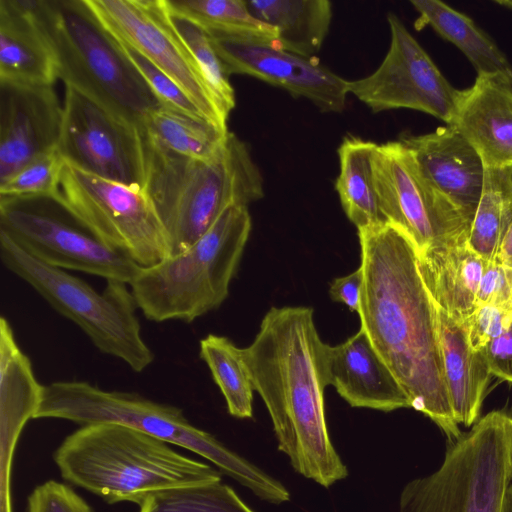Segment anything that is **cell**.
I'll return each instance as SVG.
<instances>
[{
  "mask_svg": "<svg viewBox=\"0 0 512 512\" xmlns=\"http://www.w3.org/2000/svg\"><path fill=\"white\" fill-rule=\"evenodd\" d=\"M360 328L407 394L451 442L462 435L446 386L436 305L410 238L389 222L358 229Z\"/></svg>",
  "mask_w": 512,
  "mask_h": 512,
  "instance_id": "obj_1",
  "label": "cell"
},
{
  "mask_svg": "<svg viewBox=\"0 0 512 512\" xmlns=\"http://www.w3.org/2000/svg\"><path fill=\"white\" fill-rule=\"evenodd\" d=\"M313 314L310 307H272L242 354L254 391L270 414L278 449L296 472L327 488L348 470L328 434L327 344Z\"/></svg>",
  "mask_w": 512,
  "mask_h": 512,
  "instance_id": "obj_2",
  "label": "cell"
},
{
  "mask_svg": "<svg viewBox=\"0 0 512 512\" xmlns=\"http://www.w3.org/2000/svg\"><path fill=\"white\" fill-rule=\"evenodd\" d=\"M142 138L143 188L166 231L170 255L192 246L228 208L247 206L264 196L260 169L248 145L233 132L205 159L181 156Z\"/></svg>",
  "mask_w": 512,
  "mask_h": 512,
  "instance_id": "obj_3",
  "label": "cell"
},
{
  "mask_svg": "<svg viewBox=\"0 0 512 512\" xmlns=\"http://www.w3.org/2000/svg\"><path fill=\"white\" fill-rule=\"evenodd\" d=\"M53 459L64 480L108 504L139 506L163 490L221 481V472L212 466L118 423L81 426L63 440Z\"/></svg>",
  "mask_w": 512,
  "mask_h": 512,
  "instance_id": "obj_4",
  "label": "cell"
},
{
  "mask_svg": "<svg viewBox=\"0 0 512 512\" xmlns=\"http://www.w3.org/2000/svg\"><path fill=\"white\" fill-rule=\"evenodd\" d=\"M28 4L65 87L140 128L161 104L87 1L28 0Z\"/></svg>",
  "mask_w": 512,
  "mask_h": 512,
  "instance_id": "obj_5",
  "label": "cell"
},
{
  "mask_svg": "<svg viewBox=\"0 0 512 512\" xmlns=\"http://www.w3.org/2000/svg\"><path fill=\"white\" fill-rule=\"evenodd\" d=\"M39 418L63 419L81 426L104 422L126 425L198 454L266 502L281 504L290 498L279 481L192 425L182 409L137 393L103 390L85 381L52 382L44 385L35 415Z\"/></svg>",
  "mask_w": 512,
  "mask_h": 512,
  "instance_id": "obj_6",
  "label": "cell"
},
{
  "mask_svg": "<svg viewBox=\"0 0 512 512\" xmlns=\"http://www.w3.org/2000/svg\"><path fill=\"white\" fill-rule=\"evenodd\" d=\"M251 227L247 206L230 207L187 250L141 267L129 284L138 309L150 321L190 323L218 308Z\"/></svg>",
  "mask_w": 512,
  "mask_h": 512,
  "instance_id": "obj_7",
  "label": "cell"
},
{
  "mask_svg": "<svg viewBox=\"0 0 512 512\" xmlns=\"http://www.w3.org/2000/svg\"><path fill=\"white\" fill-rule=\"evenodd\" d=\"M0 257L7 270L78 326L100 352L135 372L153 363L154 354L141 335L138 307L128 284L107 281L98 292L82 279L34 258L2 232Z\"/></svg>",
  "mask_w": 512,
  "mask_h": 512,
  "instance_id": "obj_8",
  "label": "cell"
},
{
  "mask_svg": "<svg viewBox=\"0 0 512 512\" xmlns=\"http://www.w3.org/2000/svg\"><path fill=\"white\" fill-rule=\"evenodd\" d=\"M512 483V415L495 410L451 442L441 466L408 482L399 512H502Z\"/></svg>",
  "mask_w": 512,
  "mask_h": 512,
  "instance_id": "obj_9",
  "label": "cell"
},
{
  "mask_svg": "<svg viewBox=\"0 0 512 512\" xmlns=\"http://www.w3.org/2000/svg\"><path fill=\"white\" fill-rule=\"evenodd\" d=\"M0 232L34 258L60 269L130 284L139 266L103 241L65 203L49 196H0Z\"/></svg>",
  "mask_w": 512,
  "mask_h": 512,
  "instance_id": "obj_10",
  "label": "cell"
},
{
  "mask_svg": "<svg viewBox=\"0 0 512 512\" xmlns=\"http://www.w3.org/2000/svg\"><path fill=\"white\" fill-rule=\"evenodd\" d=\"M59 193L103 241L139 266L149 267L170 256L168 236L143 187L100 178L65 163Z\"/></svg>",
  "mask_w": 512,
  "mask_h": 512,
  "instance_id": "obj_11",
  "label": "cell"
},
{
  "mask_svg": "<svg viewBox=\"0 0 512 512\" xmlns=\"http://www.w3.org/2000/svg\"><path fill=\"white\" fill-rule=\"evenodd\" d=\"M109 32L174 81L204 117L228 130L221 108L193 54L175 28L164 0H86Z\"/></svg>",
  "mask_w": 512,
  "mask_h": 512,
  "instance_id": "obj_12",
  "label": "cell"
},
{
  "mask_svg": "<svg viewBox=\"0 0 512 512\" xmlns=\"http://www.w3.org/2000/svg\"><path fill=\"white\" fill-rule=\"evenodd\" d=\"M372 165L384 218L403 231L418 252L470 234L471 224L425 177L400 140L377 144Z\"/></svg>",
  "mask_w": 512,
  "mask_h": 512,
  "instance_id": "obj_13",
  "label": "cell"
},
{
  "mask_svg": "<svg viewBox=\"0 0 512 512\" xmlns=\"http://www.w3.org/2000/svg\"><path fill=\"white\" fill-rule=\"evenodd\" d=\"M390 46L370 75L348 80L349 94L378 113L412 109L452 124L462 90L454 88L399 17L387 15Z\"/></svg>",
  "mask_w": 512,
  "mask_h": 512,
  "instance_id": "obj_14",
  "label": "cell"
},
{
  "mask_svg": "<svg viewBox=\"0 0 512 512\" xmlns=\"http://www.w3.org/2000/svg\"><path fill=\"white\" fill-rule=\"evenodd\" d=\"M65 163L92 175L143 187L145 154L140 128L65 87L57 148Z\"/></svg>",
  "mask_w": 512,
  "mask_h": 512,
  "instance_id": "obj_15",
  "label": "cell"
},
{
  "mask_svg": "<svg viewBox=\"0 0 512 512\" xmlns=\"http://www.w3.org/2000/svg\"><path fill=\"white\" fill-rule=\"evenodd\" d=\"M210 37V36H209ZM226 73L248 75L310 100L320 111L341 113L349 94L347 82L316 58L275 45L212 38Z\"/></svg>",
  "mask_w": 512,
  "mask_h": 512,
  "instance_id": "obj_16",
  "label": "cell"
},
{
  "mask_svg": "<svg viewBox=\"0 0 512 512\" xmlns=\"http://www.w3.org/2000/svg\"><path fill=\"white\" fill-rule=\"evenodd\" d=\"M62 123L53 85L0 80V183L57 150Z\"/></svg>",
  "mask_w": 512,
  "mask_h": 512,
  "instance_id": "obj_17",
  "label": "cell"
},
{
  "mask_svg": "<svg viewBox=\"0 0 512 512\" xmlns=\"http://www.w3.org/2000/svg\"><path fill=\"white\" fill-rule=\"evenodd\" d=\"M425 177L472 224L483 189L485 166L469 141L452 125L399 139Z\"/></svg>",
  "mask_w": 512,
  "mask_h": 512,
  "instance_id": "obj_18",
  "label": "cell"
},
{
  "mask_svg": "<svg viewBox=\"0 0 512 512\" xmlns=\"http://www.w3.org/2000/svg\"><path fill=\"white\" fill-rule=\"evenodd\" d=\"M329 385L352 407L384 412L410 408L407 394L360 330L345 342L326 347Z\"/></svg>",
  "mask_w": 512,
  "mask_h": 512,
  "instance_id": "obj_19",
  "label": "cell"
},
{
  "mask_svg": "<svg viewBox=\"0 0 512 512\" xmlns=\"http://www.w3.org/2000/svg\"><path fill=\"white\" fill-rule=\"evenodd\" d=\"M450 125L475 148L485 168L512 166V82L499 75H477L462 90Z\"/></svg>",
  "mask_w": 512,
  "mask_h": 512,
  "instance_id": "obj_20",
  "label": "cell"
},
{
  "mask_svg": "<svg viewBox=\"0 0 512 512\" xmlns=\"http://www.w3.org/2000/svg\"><path fill=\"white\" fill-rule=\"evenodd\" d=\"M463 234L418 252L419 271L437 306L464 322L476 309V295L487 261Z\"/></svg>",
  "mask_w": 512,
  "mask_h": 512,
  "instance_id": "obj_21",
  "label": "cell"
},
{
  "mask_svg": "<svg viewBox=\"0 0 512 512\" xmlns=\"http://www.w3.org/2000/svg\"><path fill=\"white\" fill-rule=\"evenodd\" d=\"M436 316L453 414L458 424L470 426L477 422L492 374L483 350L471 347L465 323L437 305Z\"/></svg>",
  "mask_w": 512,
  "mask_h": 512,
  "instance_id": "obj_22",
  "label": "cell"
},
{
  "mask_svg": "<svg viewBox=\"0 0 512 512\" xmlns=\"http://www.w3.org/2000/svg\"><path fill=\"white\" fill-rule=\"evenodd\" d=\"M57 79L54 55L28 0H0V80L54 85Z\"/></svg>",
  "mask_w": 512,
  "mask_h": 512,
  "instance_id": "obj_23",
  "label": "cell"
},
{
  "mask_svg": "<svg viewBox=\"0 0 512 512\" xmlns=\"http://www.w3.org/2000/svg\"><path fill=\"white\" fill-rule=\"evenodd\" d=\"M32 363L19 347L13 329L4 316L0 319V420L2 442L10 444L29 419H34L43 396ZM8 463L10 460L8 458Z\"/></svg>",
  "mask_w": 512,
  "mask_h": 512,
  "instance_id": "obj_24",
  "label": "cell"
},
{
  "mask_svg": "<svg viewBox=\"0 0 512 512\" xmlns=\"http://www.w3.org/2000/svg\"><path fill=\"white\" fill-rule=\"evenodd\" d=\"M246 4L254 16L276 29L275 46L302 57L315 58L330 30L333 11L328 0H248Z\"/></svg>",
  "mask_w": 512,
  "mask_h": 512,
  "instance_id": "obj_25",
  "label": "cell"
},
{
  "mask_svg": "<svg viewBox=\"0 0 512 512\" xmlns=\"http://www.w3.org/2000/svg\"><path fill=\"white\" fill-rule=\"evenodd\" d=\"M418 12L417 29L430 26L454 44L477 75H499L512 82V65L498 45L466 14L439 0H411Z\"/></svg>",
  "mask_w": 512,
  "mask_h": 512,
  "instance_id": "obj_26",
  "label": "cell"
},
{
  "mask_svg": "<svg viewBox=\"0 0 512 512\" xmlns=\"http://www.w3.org/2000/svg\"><path fill=\"white\" fill-rule=\"evenodd\" d=\"M376 145L349 135L338 148L340 172L335 189L346 216L357 229L387 222L374 181L372 159Z\"/></svg>",
  "mask_w": 512,
  "mask_h": 512,
  "instance_id": "obj_27",
  "label": "cell"
},
{
  "mask_svg": "<svg viewBox=\"0 0 512 512\" xmlns=\"http://www.w3.org/2000/svg\"><path fill=\"white\" fill-rule=\"evenodd\" d=\"M168 12L212 38L275 45L277 31L254 16L245 0H164Z\"/></svg>",
  "mask_w": 512,
  "mask_h": 512,
  "instance_id": "obj_28",
  "label": "cell"
},
{
  "mask_svg": "<svg viewBox=\"0 0 512 512\" xmlns=\"http://www.w3.org/2000/svg\"><path fill=\"white\" fill-rule=\"evenodd\" d=\"M142 135L159 148L190 158L213 156L229 130L213 123L160 105L143 120Z\"/></svg>",
  "mask_w": 512,
  "mask_h": 512,
  "instance_id": "obj_29",
  "label": "cell"
},
{
  "mask_svg": "<svg viewBox=\"0 0 512 512\" xmlns=\"http://www.w3.org/2000/svg\"><path fill=\"white\" fill-rule=\"evenodd\" d=\"M512 222V172L485 168L482 194L472 220L469 245L485 261L496 259Z\"/></svg>",
  "mask_w": 512,
  "mask_h": 512,
  "instance_id": "obj_30",
  "label": "cell"
},
{
  "mask_svg": "<svg viewBox=\"0 0 512 512\" xmlns=\"http://www.w3.org/2000/svg\"><path fill=\"white\" fill-rule=\"evenodd\" d=\"M199 355L222 392L230 415L251 418L254 387L242 348L227 337L209 334L199 342Z\"/></svg>",
  "mask_w": 512,
  "mask_h": 512,
  "instance_id": "obj_31",
  "label": "cell"
},
{
  "mask_svg": "<svg viewBox=\"0 0 512 512\" xmlns=\"http://www.w3.org/2000/svg\"><path fill=\"white\" fill-rule=\"evenodd\" d=\"M139 512H255L232 487L216 481L176 487L154 493Z\"/></svg>",
  "mask_w": 512,
  "mask_h": 512,
  "instance_id": "obj_32",
  "label": "cell"
},
{
  "mask_svg": "<svg viewBox=\"0 0 512 512\" xmlns=\"http://www.w3.org/2000/svg\"><path fill=\"white\" fill-rule=\"evenodd\" d=\"M170 16L178 33L193 54L221 108L229 116L236 105L235 91L229 81L230 76L226 73L208 33L186 19L171 14Z\"/></svg>",
  "mask_w": 512,
  "mask_h": 512,
  "instance_id": "obj_33",
  "label": "cell"
},
{
  "mask_svg": "<svg viewBox=\"0 0 512 512\" xmlns=\"http://www.w3.org/2000/svg\"><path fill=\"white\" fill-rule=\"evenodd\" d=\"M65 161L55 150L43 155L0 183V196H49L59 193V181Z\"/></svg>",
  "mask_w": 512,
  "mask_h": 512,
  "instance_id": "obj_34",
  "label": "cell"
},
{
  "mask_svg": "<svg viewBox=\"0 0 512 512\" xmlns=\"http://www.w3.org/2000/svg\"><path fill=\"white\" fill-rule=\"evenodd\" d=\"M121 45L162 106L207 120L193 100L166 74L131 47Z\"/></svg>",
  "mask_w": 512,
  "mask_h": 512,
  "instance_id": "obj_35",
  "label": "cell"
},
{
  "mask_svg": "<svg viewBox=\"0 0 512 512\" xmlns=\"http://www.w3.org/2000/svg\"><path fill=\"white\" fill-rule=\"evenodd\" d=\"M27 512H93L70 486L48 480L36 486L27 498Z\"/></svg>",
  "mask_w": 512,
  "mask_h": 512,
  "instance_id": "obj_36",
  "label": "cell"
},
{
  "mask_svg": "<svg viewBox=\"0 0 512 512\" xmlns=\"http://www.w3.org/2000/svg\"><path fill=\"white\" fill-rule=\"evenodd\" d=\"M464 323L471 347L480 351L512 326V310L493 305L478 306Z\"/></svg>",
  "mask_w": 512,
  "mask_h": 512,
  "instance_id": "obj_37",
  "label": "cell"
},
{
  "mask_svg": "<svg viewBox=\"0 0 512 512\" xmlns=\"http://www.w3.org/2000/svg\"><path fill=\"white\" fill-rule=\"evenodd\" d=\"M482 305L512 310L511 267L496 260L486 263L476 295V308Z\"/></svg>",
  "mask_w": 512,
  "mask_h": 512,
  "instance_id": "obj_38",
  "label": "cell"
},
{
  "mask_svg": "<svg viewBox=\"0 0 512 512\" xmlns=\"http://www.w3.org/2000/svg\"><path fill=\"white\" fill-rule=\"evenodd\" d=\"M490 372L512 383V326L483 349Z\"/></svg>",
  "mask_w": 512,
  "mask_h": 512,
  "instance_id": "obj_39",
  "label": "cell"
},
{
  "mask_svg": "<svg viewBox=\"0 0 512 512\" xmlns=\"http://www.w3.org/2000/svg\"><path fill=\"white\" fill-rule=\"evenodd\" d=\"M362 283L363 271L360 266L349 275L335 278L330 285V296L334 301L341 302L349 310L358 313Z\"/></svg>",
  "mask_w": 512,
  "mask_h": 512,
  "instance_id": "obj_40",
  "label": "cell"
},
{
  "mask_svg": "<svg viewBox=\"0 0 512 512\" xmlns=\"http://www.w3.org/2000/svg\"><path fill=\"white\" fill-rule=\"evenodd\" d=\"M495 260L512 268V222L502 240Z\"/></svg>",
  "mask_w": 512,
  "mask_h": 512,
  "instance_id": "obj_41",
  "label": "cell"
},
{
  "mask_svg": "<svg viewBox=\"0 0 512 512\" xmlns=\"http://www.w3.org/2000/svg\"><path fill=\"white\" fill-rule=\"evenodd\" d=\"M502 512H512V483L506 491Z\"/></svg>",
  "mask_w": 512,
  "mask_h": 512,
  "instance_id": "obj_42",
  "label": "cell"
},
{
  "mask_svg": "<svg viewBox=\"0 0 512 512\" xmlns=\"http://www.w3.org/2000/svg\"><path fill=\"white\" fill-rule=\"evenodd\" d=\"M509 168H510V170H511V172H512V166H510Z\"/></svg>",
  "mask_w": 512,
  "mask_h": 512,
  "instance_id": "obj_43",
  "label": "cell"
}]
</instances>
